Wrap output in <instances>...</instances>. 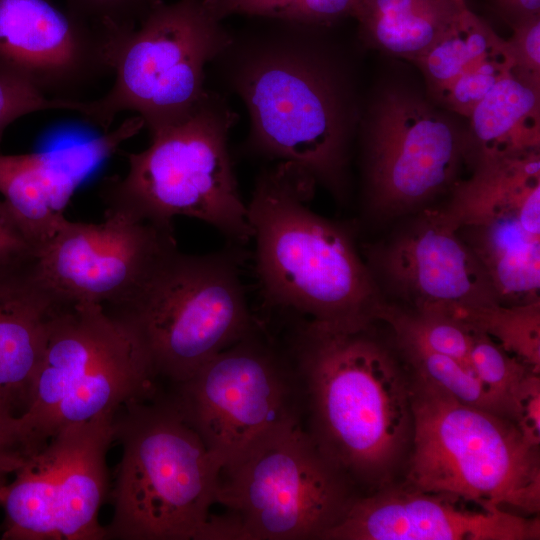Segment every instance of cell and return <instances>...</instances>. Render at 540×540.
<instances>
[{"instance_id": "6da1fadb", "label": "cell", "mask_w": 540, "mask_h": 540, "mask_svg": "<svg viewBox=\"0 0 540 540\" xmlns=\"http://www.w3.org/2000/svg\"><path fill=\"white\" fill-rule=\"evenodd\" d=\"M268 21L232 33L211 63L247 109L244 150L295 165L343 201L356 116L347 72L314 25Z\"/></svg>"}, {"instance_id": "7a4b0ae2", "label": "cell", "mask_w": 540, "mask_h": 540, "mask_svg": "<svg viewBox=\"0 0 540 540\" xmlns=\"http://www.w3.org/2000/svg\"><path fill=\"white\" fill-rule=\"evenodd\" d=\"M295 316L284 350L298 379L303 426L352 484L381 488L413 435L411 375L394 337H384L377 321L342 326Z\"/></svg>"}, {"instance_id": "3957f363", "label": "cell", "mask_w": 540, "mask_h": 540, "mask_svg": "<svg viewBox=\"0 0 540 540\" xmlns=\"http://www.w3.org/2000/svg\"><path fill=\"white\" fill-rule=\"evenodd\" d=\"M316 183L288 162L257 175L247 203L255 273L268 307L342 326L377 321L385 298L353 229L314 212Z\"/></svg>"}, {"instance_id": "277c9868", "label": "cell", "mask_w": 540, "mask_h": 540, "mask_svg": "<svg viewBox=\"0 0 540 540\" xmlns=\"http://www.w3.org/2000/svg\"><path fill=\"white\" fill-rule=\"evenodd\" d=\"M122 457L105 539L218 540L222 464L172 398L130 401L113 419Z\"/></svg>"}, {"instance_id": "5b68a950", "label": "cell", "mask_w": 540, "mask_h": 540, "mask_svg": "<svg viewBox=\"0 0 540 540\" xmlns=\"http://www.w3.org/2000/svg\"><path fill=\"white\" fill-rule=\"evenodd\" d=\"M136 332L91 302L67 303L50 324L18 426L27 456L66 426L114 415L156 395Z\"/></svg>"}, {"instance_id": "8992f818", "label": "cell", "mask_w": 540, "mask_h": 540, "mask_svg": "<svg viewBox=\"0 0 540 540\" xmlns=\"http://www.w3.org/2000/svg\"><path fill=\"white\" fill-rule=\"evenodd\" d=\"M236 122L227 99L210 91L191 116L150 133L145 150L126 154L127 174L103 183L106 207L170 231L176 217L195 218L243 246L252 230L228 145Z\"/></svg>"}, {"instance_id": "52a82bcc", "label": "cell", "mask_w": 540, "mask_h": 540, "mask_svg": "<svg viewBox=\"0 0 540 540\" xmlns=\"http://www.w3.org/2000/svg\"><path fill=\"white\" fill-rule=\"evenodd\" d=\"M410 375L413 435L406 485L482 509L539 512V448L525 442L511 419Z\"/></svg>"}, {"instance_id": "ba28073f", "label": "cell", "mask_w": 540, "mask_h": 540, "mask_svg": "<svg viewBox=\"0 0 540 540\" xmlns=\"http://www.w3.org/2000/svg\"><path fill=\"white\" fill-rule=\"evenodd\" d=\"M242 247L202 255L176 248L132 300L107 310L136 332L157 376L184 382L260 328L242 281Z\"/></svg>"}, {"instance_id": "9c48e42d", "label": "cell", "mask_w": 540, "mask_h": 540, "mask_svg": "<svg viewBox=\"0 0 540 540\" xmlns=\"http://www.w3.org/2000/svg\"><path fill=\"white\" fill-rule=\"evenodd\" d=\"M353 484L319 451L302 421L271 433L221 471L222 540L321 539L344 515Z\"/></svg>"}, {"instance_id": "30bf717a", "label": "cell", "mask_w": 540, "mask_h": 540, "mask_svg": "<svg viewBox=\"0 0 540 540\" xmlns=\"http://www.w3.org/2000/svg\"><path fill=\"white\" fill-rule=\"evenodd\" d=\"M231 39L232 32L204 0H154L121 41L113 60L114 84L90 101L86 121L107 132L120 112L131 110L142 117L149 133L182 122L209 95L206 67Z\"/></svg>"}, {"instance_id": "8fae6325", "label": "cell", "mask_w": 540, "mask_h": 540, "mask_svg": "<svg viewBox=\"0 0 540 540\" xmlns=\"http://www.w3.org/2000/svg\"><path fill=\"white\" fill-rule=\"evenodd\" d=\"M176 386L172 399L222 469L271 433L302 421L293 365L261 326Z\"/></svg>"}, {"instance_id": "7c38bea8", "label": "cell", "mask_w": 540, "mask_h": 540, "mask_svg": "<svg viewBox=\"0 0 540 540\" xmlns=\"http://www.w3.org/2000/svg\"><path fill=\"white\" fill-rule=\"evenodd\" d=\"M114 415L64 427L0 491L4 540H102Z\"/></svg>"}, {"instance_id": "4fadbf2b", "label": "cell", "mask_w": 540, "mask_h": 540, "mask_svg": "<svg viewBox=\"0 0 540 540\" xmlns=\"http://www.w3.org/2000/svg\"><path fill=\"white\" fill-rule=\"evenodd\" d=\"M503 305L540 301V154L474 164L440 209Z\"/></svg>"}, {"instance_id": "5bb4252c", "label": "cell", "mask_w": 540, "mask_h": 540, "mask_svg": "<svg viewBox=\"0 0 540 540\" xmlns=\"http://www.w3.org/2000/svg\"><path fill=\"white\" fill-rule=\"evenodd\" d=\"M367 207L393 218L430 201L455 184L468 158V140L446 117L416 95L385 91L365 129Z\"/></svg>"}, {"instance_id": "9a60e30c", "label": "cell", "mask_w": 540, "mask_h": 540, "mask_svg": "<svg viewBox=\"0 0 540 540\" xmlns=\"http://www.w3.org/2000/svg\"><path fill=\"white\" fill-rule=\"evenodd\" d=\"M176 248L174 231L106 207L100 223L67 220L35 256L42 279L61 300L112 310L132 300Z\"/></svg>"}, {"instance_id": "2e32d148", "label": "cell", "mask_w": 540, "mask_h": 540, "mask_svg": "<svg viewBox=\"0 0 540 540\" xmlns=\"http://www.w3.org/2000/svg\"><path fill=\"white\" fill-rule=\"evenodd\" d=\"M366 256L390 302L443 313L500 303L483 265L440 209L424 210Z\"/></svg>"}, {"instance_id": "e0dca14e", "label": "cell", "mask_w": 540, "mask_h": 540, "mask_svg": "<svg viewBox=\"0 0 540 540\" xmlns=\"http://www.w3.org/2000/svg\"><path fill=\"white\" fill-rule=\"evenodd\" d=\"M113 47L51 0H0V79L46 97L79 100L113 71Z\"/></svg>"}, {"instance_id": "ac0fdd59", "label": "cell", "mask_w": 540, "mask_h": 540, "mask_svg": "<svg viewBox=\"0 0 540 540\" xmlns=\"http://www.w3.org/2000/svg\"><path fill=\"white\" fill-rule=\"evenodd\" d=\"M457 497L405 487L380 488L355 497L327 540H531L540 522L504 509L475 512Z\"/></svg>"}, {"instance_id": "d6986e66", "label": "cell", "mask_w": 540, "mask_h": 540, "mask_svg": "<svg viewBox=\"0 0 540 540\" xmlns=\"http://www.w3.org/2000/svg\"><path fill=\"white\" fill-rule=\"evenodd\" d=\"M144 127L138 115L87 140L32 153L0 155V195L35 253L67 221L64 210L76 189Z\"/></svg>"}, {"instance_id": "ffe728a7", "label": "cell", "mask_w": 540, "mask_h": 540, "mask_svg": "<svg viewBox=\"0 0 540 540\" xmlns=\"http://www.w3.org/2000/svg\"><path fill=\"white\" fill-rule=\"evenodd\" d=\"M65 304L42 279L35 254L0 264V398L19 415L50 324Z\"/></svg>"}, {"instance_id": "44dd1931", "label": "cell", "mask_w": 540, "mask_h": 540, "mask_svg": "<svg viewBox=\"0 0 540 540\" xmlns=\"http://www.w3.org/2000/svg\"><path fill=\"white\" fill-rule=\"evenodd\" d=\"M540 88L511 71L475 106L470 116L472 163L539 152Z\"/></svg>"}, {"instance_id": "7402d4cb", "label": "cell", "mask_w": 540, "mask_h": 540, "mask_svg": "<svg viewBox=\"0 0 540 540\" xmlns=\"http://www.w3.org/2000/svg\"><path fill=\"white\" fill-rule=\"evenodd\" d=\"M465 6V0H357L353 17L369 46L414 62Z\"/></svg>"}, {"instance_id": "603a6c76", "label": "cell", "mask_w": 540, "mask_h": 540, "mask_svg": "<svg viewBox=\"0 0 540 540\" xmlns=\"http://www.w3.org/2000/svg\"><path fill=\"white\" fill-rule=\"evenodd\" d=\"M504 41L466 5L442 36L414 62L435 95Z\"/></svg>"}, {"instance_id": "cb8c5ba5", "label": "cell", "mask_w": 540, "mask_h": 540, "mask_svg": "<svg viewBox=\"0 0 540 540\" xmlns=\"http://www.w3.org/2000/svg\"><path fill=\"white\" fill-rule=\"evenodd\" d=\"M445 314L487 334L507 353L540 373V301L464 307Z\"/></svg>"}, {"instance_id": "d4e9b609", "label": "cell", "mask_w": 540, "mask_h": 540, "mask_svg": "<svg viewBox=\"0 0 540 540\" xmlns=\"http://www.w3.org/2000/svg\"><path fill=\"white\" fill-rule=\"evenodd\" d=\"M377 321L385 323L397 339L453 357L471 367V329L450 315L385 300Z\"/></svg>"}, {"instance_id": "484cf974", "label": "cell", "mask_w": 540, "mask_h": 540, "mask_svg": "<svg viewBox=\"0 0 540 540\" xmlns=\"http://www.w3.org/2000/svg\"><path fill=\"white\" fill-rule=\"evenodd\" d=\"M394 340L412 374L441 387L462 403L503 416L472 367L416 344Z\"/></svg>"}, {"instance_id": "4316f807", "label": "cell", "mask_w": 540, "mask_h": 540, "mask_svg": "<svg viewBox=\"0 0 540 540\" xmlns=\"http://www.w3.org/2000/svg\"><path fill=\"white\" fill-rule=\"evenodd\" d=\"M357 0H204L218 20L242 15L314 26L352 16Z\"/></svg>"}, {"instance_id": "83f0119b", "label": "cell", "mask_w": 540, "mask_h": 540, "mask_svg": "<svg viewBox=\"0 0 540 540\" xmlns=\"http://www.w3.org/2000/svg\"><path fill=\"white\" fill-rule=\"evenodd\" d=\"M471 332L469 353L471 367L498 405L502 415L511 419L513 393L523 377L532 370L507 353L487 334L474 329H471Z\"/></svg>"}, {"instance_id": "f1b7e54d", "label": "cell", "mask_w": 540, "mask_h": 540, "mask_svg": "<svg viewBox=\"0 0 540 540\" xmlns=\"http://www.w3.org/2000/svg\"><path fill=\"white\" fill-rule=\"evenodd\" d=\"M512 67V56L505 40L502 46L461 72L435 96L450 110L469 117L475 106Z\"/></svg>"}, {"instance_id": "f546056e", "label": "cell", "mask_w": 540, "mask_h": 540, "mask_svg": "<svg viewBox=\"0 0 540 540\" xmlns=\"http://www.w3.org/2000/svg\"><path fill=\"white\" fill-rule=\"evenodd\" d=\"M154 0H67L66 8L93 27L114 49L148 12Z\"/></svg>"}, {"instance_id": "4dcf8cb0", "label": "cell", "mask_w": 540, "mask_h": 540, "mask_svg": "<svg viewBox=\"0 0 540 540\" xmlns=\"http://www.w3.org/2000/svg\"><path fill=\"white\" fill-rule=\"evenodd\" d=\"M89 105V101L49 98L31 88L0 79V142L7 127L22 116L42 110H68L85 118Z\"/></svg>"}, {"instance_id": "1f68e13d", "label": "cell", "mask_w": 540, "mask_h": 540, "mask_svg": "<svg viewBox=\"0 0 540 540\" xmlns=\"http://www.w3.org/2000/svg\"><path fill=\"white\" fill-rule=\"evenodd\" d=\"M513 34L506 40L513 60L511 72L540 88V15L512 23Z\"/></svg>"}, {"instance_id": "d6a6232c", "label": "cell", "mask_w": 540, "mask_h": 540, "mask_svg": "<svg viewBox=\"0 0 540 540\" xmlns=\"http://www.w3.org/2000/svg\"><path fill=\"white\" fill-rule=\"evenodd\" d=\"M540 374L528 372L511 399L510 418L532 447L540 444Z\"/></svg>"}, {"instance_id": "836d02e7", "label": "cell", "mask_w": 540, "mask_h": 540, "mask_svg": "<svg viewBox=\"0 0 540 540\" xmlns=\"http://www.w3.org/2000/svg\"><path fill=\"white\" fill-rule=\"evenodd\" d=\"M18 411L13 405L0 398V491L8 483L10 474L27 458L19 426Z\"/></svg>"}, {"instance_id": "e575fe53", "label": "cell", "mask_w": 540, "mask_h": 540, "mask_svg": "<svg viewBox=\"0 0 540 540\" xmlns=\"http://www.w3.org/2000/svg\"><path fill=\"white\" fill-rule=\"evenodd\" d=\"M32 254L34 250L0 199V264Z\"/></svg>"}, {"instance_id": "d590c367", "label": "cell", "mask_w": 540, "mask_h": 540, "mask_svg": "<svg viewBox=\"0 0 540 540\" xmlns=\"http://www.w3.org/2000/svg\"><path fill=\"white\" fill-rule=\"evenodd\" d=\"M512 23L540 15V0H493Z\"/></svg>"}]
</instances>
